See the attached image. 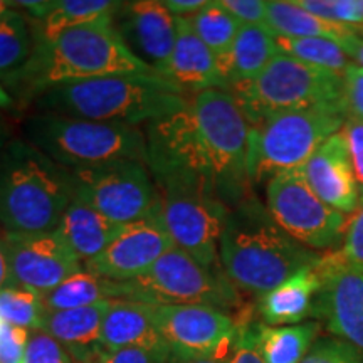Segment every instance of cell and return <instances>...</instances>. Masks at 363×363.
Instances as JSON below:
<instances>
[{"instance_id": "obj_1", "label": "cell", "mask_w": 363, "mask_h": 363, "mask_svg": "<svg viewBox=\"0 0 363 363\" xmlns=\"http://www.w3.org/2000/svg\"><path fill=\"white\" fill-rule=\"evenodd\" d=\"M220 266L235 289L256 296L272 291L323 254L293 239L261 203L247 195L229 208L219 240Z\"/></svg>"}, {"instance_id": "obj_2", "label": "cell", "mask_w": 363, "mask_h": 363, "mask_svg": "<svg viewBox=\"0 0 363 363\" xmlns=\"http://www.w3.org/2000/svg\"><path fill=\"white\" fill-rule=\"evenodd\" d=\"M120 74L157 72L130 52L110 16L72 27L51 40H34L33 56L7 88L21 103H34L54 86Z\"/></svg>"}, {"instance_id": "obj_3", "label": "cell", "mask_w": 363, "mask_h": 363, "mask_svg": "<svg viewBox=\"0 0 363 363\" xmlns=\"http://www.w3.org/2000/svg\"><path fill=\"white\" fill-rule=\"evenodd\" d=\"M190 99L160 74H120L54 86L34 104L39 113L145 126L185 110Z\"/></svg>"}, {"instance_id": "obj_4", "label": "cell", "mask_w": 363, "mask_h": 363, "mask_svg": "<svg viewBox=\"0 0 363 363\" xmlns=\"http://www.w3.org/2000/svg\"><path fill=\"white\" fill-rule=\"evenodd\" d=\"M74 201V179L27 140L0 150L2 234L54 233Z\"/></svg>"}, {"instance_id": "obj_5", "label": "cell", "mask_w": 363, "mask_h": 363, "mask_svg": "<svg viewBox=\"0 0 363 363\" xmlns=\"http://www.w3.org/2000/svg\"><path fill=\"white\" fill-rule=\"evenodd\" d=\"M24 130L27 142L67 170L115 162L147 163V136L142 126L38 113L26 121Z\"/></svg>"}, {"instance_id": "obj_6", "label": "cell", "mask_w": 363, "mask_h": 363, "mask_svg": "<svg viewBox=\"0 0 363 363\" xmlns=\"http://www.w3.org/2000/svg\"><path fill=\"white\" fill-rule=\"evenodd\" d=\"M343 101L281 113L249 131V182L269 180L281 172L301 169L316 148L347 121Z\"/></svg>"}, {"instance_id": "obj_7", "label": "cell", "mask_w": 363, "mask_h": 363, "mask_svg": "<svg viewBox=\"0 0 363 363\" xmlns=\"http://www.w3.org/2000/svg\"><path fill=\"white\" fill-rule=\"evenodd\" d=\"M158 190V217L175 247L211 272H224L219 240L229 207L212 182L199 177H162ZM225 274V272H224Z\"/></svg>"}, {"instance_id": "obj_8", "label": "cell", "mask_w": 363, "mask_h": 363, "mask_svg": "<svg viewBox=\"0 0 363 363\" xmlns=\"http://www.w3.org/2000/svg\"><path fill=\"white\" fill-rule=\"evenodd\" d=\"M229 93L238 99L249 126H257L281 113L343 101V76L279 52L256 79Z\"/></svg>"}, {"instance_id": "obj_9", "label": "cell", "mask_w": 363, "mask_h": 363, "mask_svg": "<svg viewBox=\"0 0 363 363\" xmlns=\"http://www.w3.org/2000/svg\"><path fill=\"white\" fill-rule=\"evenodd\" d=\"M195 125L211 158L212 174L219 197L227 207L238 206L251 195L247 192V118L240 110L233 93L224 89H208L190 99Z\"/></svg>"}, {"instance_id": "obj_10", "label": "cell", "mask_w": 363, "mask_h": 363, "mask_svg": "<svg viewBox=\"0 0 363 363\" xmlns=\"http://www.w3.org/2000/svg\"><path fill=\"white\" fill-rule=\"evenodd\" d=\"M123 286V299L148 305H203L229 313L240 305L224 272H211L187 252L172 247L145 274Z\"/></svg>"}, {"instance_id": "obj_11", "label": "cell", "mask_w": 363, "mask_h": 363, "mask_svg": "<svg viewBox=\"0 0 363 363\" xmlns=\"http://www.w3.org/2000/svg\"><path fill=\"white\" fill-rule=\"evenodd\" d=\"M74 199L116 224L157 219L158 190L148 165L115 162L84 170H71Z\"/></svg>"}, {"instance_id": "obj_12", "label": "cell", "mask_w": 363, "mask_h": 363, "mask_svg": "<svg viewBox=\"0 0 363 363\" xmlns=\"http://www.w3.org/2000/svg\"><path fill=\"white\" fill-rule=\"evenodd\" d=\"M266 202L272 219L308 249L330 251L343 242L347 216L326 206L313 192L301 169L271 177Z\"/></svg>"}, {"instance_id": "obj_13", "label": "cell", "mask_w": 363, "mask_h": 363, "mask_svg": "<svg viewBox=\"0 0 363 363\" xmlns=\"http://www.w3.org/2000/svg\"><path fill=\"white\" fill-rule=\"evenodd\" d=\"M172 355L227 357L239 325L229 313L203 305H152Z\"/></svg>"}, {"instance_id": "obj_14", "label": "cell", "mask_w": 363, "mask_h": 363, "mask_svg": "<svg viewBox=\"0 0 363 363\" xmlns=\"http://www.w3.org/2000/svg\"><path fill=\"white\" fill-rule=\"evenodd\" d=\"M321 289L313 318L321 320L333 337L353 345L363 355V267L342 259L338 251L323 254Z\"/></svg>"}, {"instance_id": "obj_15", "label": "cell", "mask_w": 363, "mask_h": 363, "mask_svg": "<svg viewBox=\"0 0 363 363\" xmlns=\"http://www.w3.org/2000/svg\"><path fill=\"white\" fill-rule=\"evenodd\" d=\"M12 274L22 288L45 294L83 269V262L56 230L44 234H4Z\"/></svg>"}, {"instance_id": "obj_16", "label": "cell", "mask_w": 363, "mask_h": 363, "mask_svg": "<svg viewBox=\"0 0 363 363\" xmlns=\"http://www.w3.org/2000/svg\"><path fill=\"white\" fill-rule=\"evenodd\" d=\"M113 26L130 52L165 78L177 40V17L157 0L120 2Z\"/></svg>"}, {"instance_id": "obj_17", "label": "cell", "mask_w": 363, "mask_h": 363, "mask_svg": "<svg viewBox=\"0 0 363 363\" xmlns=\"http://www.w3.org/2000/svg\"><path fill=\"white\" fill-rule=\"evenodd\" d=\"M175 247L160 217L126 224L99 256L84 269L115 283H128L145 274L167 251Z\"/></svg>"}, {"instance_id": "obj_18", "label": "cell", "mask_w": 363, "mask_h": 363, "mask_svg": "<svg viewBox=\"0 0 363 363\" xmlns=\"http://www.w3.org/2000/svg\"><path fill=\"white\" fill-rule=\"evenodd\" d=\"M306 184L318 197L342 214H353L360 201L350 152L343 131L331 135L301 167Z\"/></svg>"}, {"instance_id": "obj_19", "label": "cell", "mask_w": 363, "mask_h": 363, "mask_svg": "<svg viewBox=\"0 0 363 363\" xmlns=\"http://www.w3.org/2000/svg\"><path fill=\"white\" fill-rule=\"evenodd\" d=\"M165 78L184 89L189 96L208 89L227 91L219 62L194 33L187 17H177V40Z\"/></svg>"}, {"instance_id": "obj_20", "label": "cell", "mask_w": 363, "mask_h": 363, "mask_svg": "<svg viewBox=\"0 0 363 363\" xmlns=\"http://www.w3.org/2000/svg\"><path fill=\"white\" fill-rule=\"evenodd\" d=\"M108 308L110 301L74 310L49 311L43 331L57 340L74 363H89L104 350L101 326Z\"/></svg>"}, {"instance_id": "obj_21", "label": "cell", "mask_w": 363, "mask_h": 363, "mask_svg": "<svg viewBox=\"0 0 363 363\" xmlns=\"http://www.w3.org/2000/svg\"><path fill=\"white\" fill-rule=\"evenodd\" d=\"M318 264L298 271L278 288L262 294L257 301V311L264 325H299L308 316H313L315 299L321 289V274Z\"/></svg>"}, {"instance_id": "obj_22", "label": "cell", "mask_w": 363, "mask_h": 363, "mask_svg": "<svg viewBox=\"0 0 363 363\" xmlns=\"http://www.w3.org/2000/svg\"><path fill=\"white\" fill-rule=\"evenodd\" d=\"M101 342L104 350L130 347L169 348L153 320L152 305L131 299L110 301V308L103 318Z\"/></svg>"}, {"instance_id": "obj_23", "label": "cell", "mask_w": 363, "mask_h": 363, "mask_svg": "<svg viewBox=\"0 0 363 363\" xmlns=\"http://www.w3.org/2000/svg\"><path fill=\"white\" fill-rule=\"evenodd\" d=\"M121 229V224H116L74 199L67 207L56 233L84 264L110 246Z\"/></svg>"}, {"instance_id": "obj_24", "label": "cell", "mask_w": 363, "mask_h": 363, "mask_svg": "<svg viewBox=\"0 0 363 363\" xmlns=\"http://www.w3.org/2000/svg\"><path fill=\"white\" fill-rule=\"evenodd\" d=\"M279 54L276 35L267 26H242L222 66L227 91L256 79Z\"/></svg>"}, {"instance_id": "obj_25", "label": "cell", "mask_w": 363, "mask_h": 363, "mask_svg": "<svg viewBox=\"0 0 363 363\" xmlns=\"http://www.w3.org/2000/svg\"><path fill=\"white\" fill-rule=\"evenodd\" d=\"M266 26L272 30L276 38L284 39H305L323 38L342 43L357 30L340 24H333L311 12L299 7L294 0H271L267 2Z\"/></svg>"}, {"instance_id": "obj_26", "label": "cell", "mask_w": 363, "mask_h": 363, "mask_svg": "<svg viewBox=\"0 0 363 363\" xmlns=\"http://www.w3.org/2000/svg\"><path fill=\"white\" fill-rule=\"evenodd\" d=\"M256 343L264 363H301L318 340L321 331L320 321L289 326L254 325Z\"/></svg>"}, {"instance_id": "obj_27", "label": "cell", "mask_w": 363, "mask_h": 363, "mask_svg": "<svg viewBox=\"0 0 363 363\" xmlns=\"http://www.w3.org/2000/svg\"><path fill=\"white\" fill-rule=\"evenodd\" d=\"M40 298L48 313L74 310V308L93 306L103 301L123 299V286L93 274L83 267L52 291L40 294Z\"/></svg>"}, {"instance_id": "obj_28", "label": "cell", "mask_w": 363, "mask_h": 363, "mask_svg": "<svg viewBox=\"0 0 363 363\" xmlns=\"http://www.w3.org/2000/svg\"><path fill=\"white\" fill-rule=\"evenodd\" d=\"M120 6L111 0H56L40 21H30L34 40H51L72 27L110 17Z\"/></svg>"}, {"instance_id": "obj_29", "label": "cell", "mask_w": 363, "mask_h": 363, "mask_svg": "<svg viewBox=\"0 0 363 363\" xmlns=\"http://www.w3.org/2000/svg\"><path fill=\"white\" fill-rule=\"evenodd\" d=\"M34 51V33L30 21L11 7L0 17V79L9 86L24 69Z\"/></svg>"}, {"instance_id": "obj_30", "label": "cell", "mask_w": 363, "mask_h": 363, "mask_svg": "<svg viewBox=\"0 0 363 363\" xmlns=\"http://www.w3.org/2000/svg\"><path fill=\"white\" fill-rule=\"evenodd\" d=\"M187 19L190 21L194 33L207 45L208 51L214 54L222 71V66L229 57L230 49H233L242 24L220 6L219 0L207 2L206 7H202L201 11Z\"/></svg>"}, {"instance_id": "obj_31", "label": "cell", "mask_w": 363, "mask_h": 363, "mask_svg": "<svg viewBox=\"0 0 363 363\" xmlns=\"http://www.w3.org/2000/svg\"><path fill=\"white\" fill-rule=\"evenodd\" d=\"M279 52L291 56L306 65L320 67V69L335 72L343 76L352 59L343 51L342 45L335 40L323 38H305V39H284L276 38Z\"/></svg>"}, {"instance_id": "obj_32", "label": "cell", "mask_w": 363, "mask_h": 363, "mask_svg": "<svg viewBox=\"0 0 363 363\" xmlns=\"http://www.w3.org/2000/svg\"><path fill=\"white\" fill-rule=\"evenodd\" d=\"M48 311L39 293L12 286L0 291V321L29 331L43 330Z\"/></svg>"}, {"instance_id": "obj_33", "label": "cell", "mask_w": 363, "mask_h": 363, "mask_svg": "<svg viewBox=\"0 0 363 363\" xmlns=\"http://www.w3.org/2000/svg\"><path fill=\"white\" fill-rule=\"evenodd\" d=\"M299 7L333 24L363 33V0H294Z\"/></svg>"}, {"instance_id": "obj_34", "label": "cell", "mask_w": 363, "mask_h": 363, "mask_svg": "<svg viewBox=\"0 0 363 363\" xmlns=\"http://www.w3.org/2000/svg\"><path fill=\"white\" fill-rule=\"evenodd\" d=\"M301 363H363V355L337 337L318 338Z\"/></svg>"}, {"instance_id": "obj_35", "label": "cell", "mask_w": 363, "mask_h": 363, "mask_svg": "<svg viewBox=\"0 0 363 363\" xmlns=\"http://www.w3.org/2000/svg\"><path fill=\"white\" fill-rule=\"evenodd\" d=\"M24 363H74V360L51 335L43 330H34L29 335Z\"/></svg>"}, {"instance_id": "obj_36", "label": "cell", "mask_w": 363, "mask_h": 363, "mask_svg": "<svg viewBox=\"0 0 363 363\" xmlns=\"http://www.w3.org/2000/svg\"><path fill=\"white\" fill-rule=\"evenodd\" d=\"M172 352L169 348L130 347L120 350H103L89 363H169Z\"/></svg>"}, {"instance_id": "obj_37", "label": "cell", "mask_w": 363, "mask_h": 363, "mask_svg": "<svg viewBox=\"0 0 363 363\" xmlns=\"http://www.w3.org/2000/svg\"><path fill=\"white\" fill-rule=\"evenodd\" d=\"M342 259L363 267V194H360L357 211L348 220L342 247L338 251Z\"/></svg>"}, {"instance_id": "obj_38", "label": "cell", "mask_w": 363, "mask_h": 363, "mask_svg": "<svg viewBox=\"0 0 363 363\" xmlns=\"http://www.w3.org/2000/svg\"><path fill=\"white\" fill-rule=\"evenodd\" d=\"M30 331L0 321V363H24Z\"/></svg>"}, {"instance_id": "obj_39", "label": "cell", "mask_w": 363, "mask_h": 363, "mask_svg": "<svg viewBox=\"0 0 363 363\" xmlns=\"http://www.w3.org/2000/svg\"><path fill=\"white\" fill-rule=\"evenodd\" d=\"M343 104L348 118L363 121V69L355 62L343 74Z\"/></svg>"}, {"instance_id": "obj_40", "label": "cell", "mask_w": 363, "mask_h": 363, "mask_svg": "<svg viewBox=\"0 0 363 363\" xmlns=\"http://www.w3.org/2000/svg\"><path fill=\"white\" fill-rule=\"evenodd\" d=\"M227 363H264L257 350L256 331L252 323L239 325L229 355H227Z\"/></svg>"}, {"instance_id": "obj_41", "label": "cell", "mask_w": 363, "mask_h": 363, "mask_svg": "<svg viewBox=\"0 0 363 363\" xmlns=\"http://www.w3.org/2000/svg\"><path fill=\"white\" fill-rule=\"evenodd\" d=\"M219 4L242 26H266L264 0H219Z\"/></svg>"}, {"instance_id": "obj_42", "label": "cell", "mask_w": 363, "mask_h": 363, "mask_svg": "<svg viewBox=\"0 0 363 363\" xmlns=\"http://www.w3.org/2000/svg\"><path fill=\"white\" fill-rule=\"evenodd\" d=\"M342 131L345 138H347L358 190H360V194H363V121L347 118Z\"/></svg>"}, {"instance_id": "obj_43", "label": "cell", "mask_w": 363, "mask_h": 363, "mask_svg": "<svg viewBox=\"0 0 363 363\" xmlns=\"http://www.w3.org/2000/svg\"><path fill=\"white\" fill-rule=\"evenodd\" d=\"M163 7L175 17H190L206 7L207 0H163Z\"/></svg>"}, {"instance_id": "obj_44", "label": "cell", "mask_w": 363, "mask_h": 363, "mask_svg": "<svg viewBox=\"0 0 363 363\" xmlns=\"http://www.w3.org/2000/svg\"><path fill=\"white\" fill-rule=\"evenodd\" d=\"M12 286H19L16 283V278L12 274L11 257H9L7 244L4 239V234H0V291L2 289L12 288Z\"/></svg>"}, {"instance_id": "obj_45", "label": "cell", "mask_w": 363, "mask_h": 363, "mask_svg": "<svg viewBox=\"0 0 363 363\" xmlns=\"http://www.w3.org/2000/svg\"><path fill=\"white\" fill-rule=\"evenodd\" d=\"M342 49L348 54V57L352 59L355 65H358L363 69V38L358 34H352L350 38H347L340 43Z\"/></svg>"}, {"instance_id": "obj_46", "label": "cell", "mask_w": 363, "mask_h": 363, "mask_svg": "<svg viewBox=\"0 0 363 363\" xmlns=\"http://www.w3.org/2000/svg\"><path fill=\"white\" fill-rule=\"evenodd\" d=\"M170 363H227V357H182V355H172Z\"/></svg>"}, {"instance_id": "obj_47", "label": "cell", "mask_w": 363, "mask_h": 363, "mask_svg": "<svg viewBox=\"0 0 363 363\" xmlns=\"http://www.w3.org/2000/svg\"><path fill=\"white\" fill-rule=\"evenodd\" d=\"M12 96L7 93L6 88H4V84L0 83V108H9L12 106Z\"/></svg>"}, {"instance_id": "obj_48", "label": "cell", "mask_w": 363, "mask_h": 363, "mask_svg": "<svg viewBox=\"0 0 363 363\" xmlns=\"http://www.w3.org/2000/svg\"><path fill=\"white\" fill-rule=\"evenodd\" d=\"M7 142H9V133L6 130V125H4L2 121V116H0V150L6 147ZM0 234H2V230H0Z\"/></svg>"}, {"instance_id": "obj_49", "label": "cell", "mask_w": 363, "mask_h": 363, "mask_svg": "<svg viewBox=\"0 0 363 363\" xmlns=\"http://www.w3.org/2000/svg\"><path fill=\"white\" fill-rule=\"evenodd\" d=\"M9 9H11V2H6V0H0V17L6 13Z\"/></svg>"}, {"instance_id": "obj_50", "label": "cell", "mask_w": 363, "mask_h": 363, "mask_svg": "<svg viewBox=\"0 0 363 363\" xmlns=\"http://www.w3.org/2000/svg\"><path fill=\"white\" fill-rule=\"evenodd\" d=\"M360 34H362V38H363V33H360Z\"/></svg>"}]
</instances>
